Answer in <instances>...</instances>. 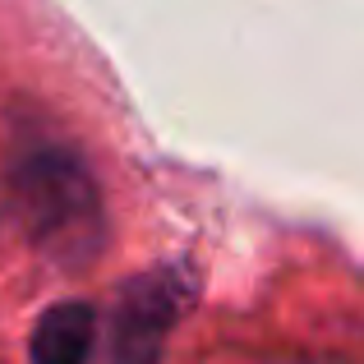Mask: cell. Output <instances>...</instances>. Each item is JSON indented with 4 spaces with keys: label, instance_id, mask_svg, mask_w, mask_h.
Returning <instances> with one entry per match:
<instances>
[{
    "label": "cell",
    "instance_id": "3",
    "mask_svg": "<svg viewBox=\"0 0 364 364\" xmlns=\"http://www.w3.org/2000/svg\"><path fill=\"white\" fill-rule=\"evenodd\" d=\"M92 341H97V309L83 300H65L37 318L28 355L33 364H88Z\"/></svg>",
    "mask_w": 364,
    "mask_h": 364
},
{
    "label": "cell",
    "instance_id": "1",
    "mask_svg": "<svg viewBox=\"0 0 364 364\" xmlns=\"http://www.w3.org/2000/svg\"><path fill=\"white\" fill-rule=\"evenodd\" d=\"M9 194L33 240L60 263H88L107 240V213L92 171L55 139H28L9 161Z\"/></svg>",
    "mask_w": 364,
    "mask_h": 364
},
{
    "label": "cell",
    "instance_id": "2",
    "mask_svg": "<svg viewBox=\"0 0 364 364\" xmlns=\"http://www.w3.org/2000/svg\"><path fill=\"white\" fill-rule=\"evenodd\" d=\"M189 295H194L189 272L176 263L134 277L120 291L116 309H111V332H107L111 364H157L180 309L189 304Z\"/></svg>",
    "mask_w": 364,
    "mask_h": 364
}]
</instances>
